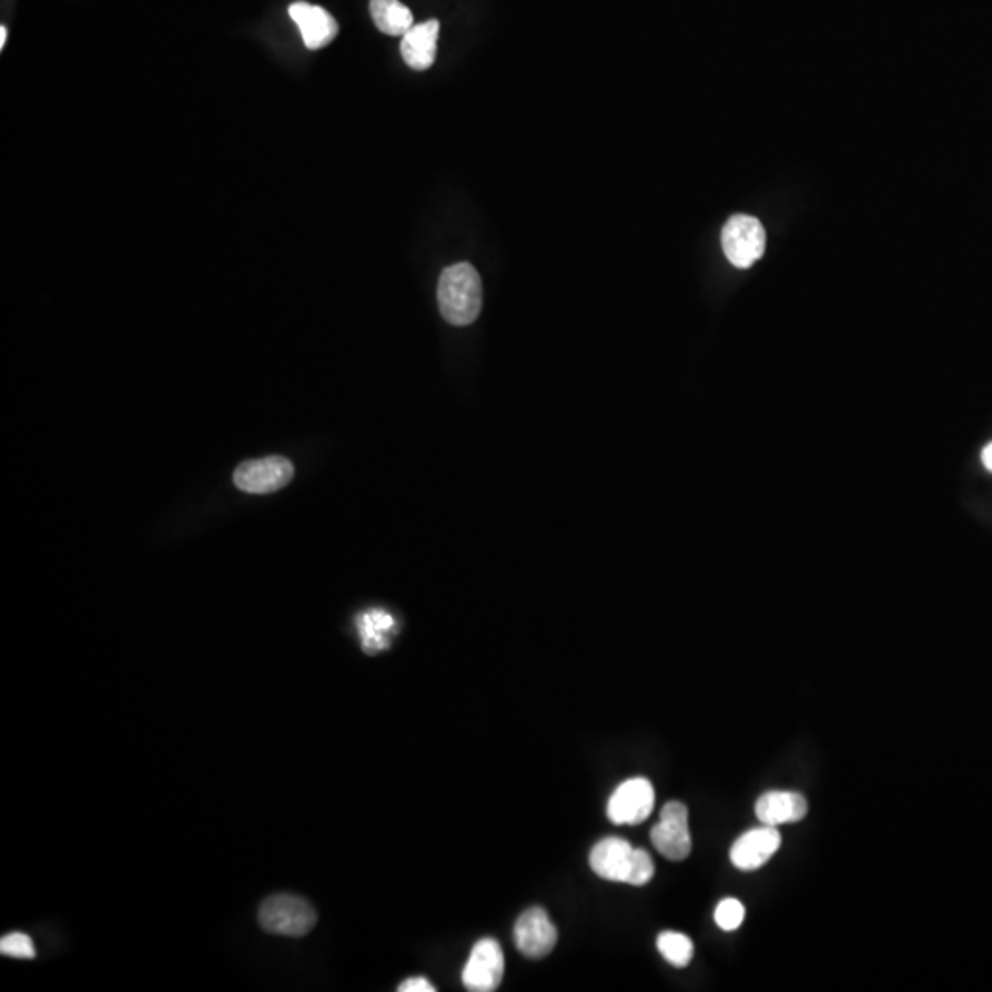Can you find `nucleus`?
<instances>
[{"mask_svg":"<svg viewBox=\"0 0 992 992\" xmlns=\"http://www.w3.org/2000/svg\"><path fill=\"white\" fill-rule=\"evenodd\" d=\"M590 868L605 881L629 885H646L655 875L651 854L635 849L627 840L607 837L599 840L588 857Z\"/></svg>","mask_w":992,"mask_h":992,"instance_id":"obj_1","label":"nucleus"},{"mask_svg":"<svg viewBox=\"0 0 992 992\" xmlns=\"http://www.w3.org/2000/svg\"><path fill=\"white\" fill-rule=\"evenodd\" d=\"M439 311L453 326H469L482 311V280L469 263L447 267L439 277Z\"/></svg>","mask_w":992,"mask_h":992,"instance_id":"obj_2","label":"nucleus"},{"mask_svg":"<svg viewBox=\"0 0 992 992\" xmlns=\"http://www.w3.org/2000/svg\"><path fill=\"white\" fill-rule=\"evenodd\" d=\"M260 924L269 934L302 938L315 929L316 912L302 897L280 893L269 897L260 908Z\"/></svg>","mask_w":992,"mask_h":992,"instance_id":"obj_3","label":"nucleus"},{"mask_svg":"<svg viewBox=\"0 0 992 992\" xmlns=\"http://www.w3.org/2000/svg\"><path fill=\"white\" fill-rule=\"evenodd\" d=\"M722 251L731 265L737 269L752 267L759 257H763L767 246V234L763 224L752 215H733L728 220L720 235Z\"/></svg>","mask_w":992,"mask_h":992,"instance_id":"obj_4","label":"nucleus"},{"mask_svg":"<svg viewBox=\"0 0 992 992\" xmlns=\"http://www.w3.org/2000/svg\"><path fill=\"white\" fill-rule=\"evenodd\" d=\"M688 807L680 801H669L660 812V822L651 829V842L661 857L672 862L686 860L694 842L689 832Z\"/></svg>","mask_w":992,"mask_h":992,"instance_id":"obj_5","label":"nucleus"},{"mask_svg":"<svg viewBox=\"0 0 992 992\" xmlns=\"http://www.w3.org/2000/svg\"><path fill=\"white\" fill-rule=\"evenodd\" d=\"M655 789L646 778L627 779L614 790L607 803V817L616 826H638L651 817Z\"/></svg>","mask_w":992,"mask_h":992,"instance_id":"obj_6","label":"nucleus"},{"mask_svg":"<svg viewBox=\"0 0 992 992\" xmlns=\"http://www.w3.org/2000/svg\"><path fill=\"white\" fill-rule=\"evenodd\" d=\"M294 467L283 456H267L251 459L235 469L234 484L237 489L249 495H269L280 492L293 480Z\"/></svg>","mask_w":992,"mask_h":992,"instance_id":"obj_7","label":"nucleus"},{"mask_svg":"<svg viewBox=\"0 0 992 992\" xmlns=\"http://www.w3.org/2000/svg\"><path fill=\"white\" fill-rule=\"evenodd\" d=\"M504 952L496 939H480L470 950L469 961L462 972L464 988L470 992H493L504 978Z\"/></svg>","mask_w":992,"mask_h":992,"instance_id":"obj_8","label":"nucleus"},{"mask_svg":"<svg viewBox=\"0 0 992 992\" xmlns=\"http://www.w3.org/2000/svg\"><path fill=\"white\" fill-rule=\"evenodd\" d=\"M515 944L529 960H543L557 944V929L545 908H528L515 923Z\"/></svg>","mask_w":992,"mask_h":992,"instance_id":"obj_9","label":"nucleus"},{"mask_svg":"<svg viewBox=\"0 0 992 992\" xmlns=\"http://www.w3.org/2000/svg\"><path fill=\"white\" fill-rule=\"evenodd\" d=\"M781 848L778 827L761 826L737 838L730 849L731 864L737 870L756 871L763 868Z\"/></svg>","mask_w":992,"mask_h":992,"instance_id":"obj_10","label":"nucleus"},{"mask_svg":"<svg viewBox=\"0 0 992 992\" xmlns=\"http://www.w3.org/2000/svg\"><path fill=\"white\" fill-rule=\"evenodd\" d=\"M289 16L298 27L304 44L310 50H321L333 43L338 33V22L322 6L310 2H294L289 6Z\"/></svg>","mask_w":992,"mask_h":992,"instance_id":"obj_11","label":"nucleus"},{"mask_svg":"<svg viewBox=\"0 0 992 992\" xmlns=\"http://www.w3.org/2000/svg\"><path fill=\"white\" fill-rule=\"evenodd\" d=\"M809 812V803L800 792L772 790L759 798L756 803V817L763 826H783L800 822Z\"/></svg>","mask_w":992,"mask_h":992,"instance_id":"obj_12","label":"nucleus"},{"mask_svg":"<svg viewBox=\"0 0 992 992\" xmlns=\"http://www.w3.org/2000/svg\"><path fill=\"white\" fill-rule=\"evenodd\" d=\"M439 21L414 24L401 41V55L412 70H428L438 52Z\"/></svg>","mask_w":992,"mask_h":992,"instance_id":"obj_13","label":"nucleus"},{"mask_svg":"<svg viewBox=\"0 0 992 992\" xmlns=\"http://www.w3.org/2000/svg\"><path fill=\"white\" fill-rule=\"evenodd\" d=\"M358 635L363 638L364 651L377 655L389 646V632L395 629L392 614L374 608L361 614L357 619Z\"/></svg>","mask_w":992,"mask_h":992,"instance_id":"obj_14","label":"nucleus"},{"mask_svg":"<svg viewBox=\"0 0 992 992\" xmlns=\"http://www.w3.org/2000/svg\"><path fill=\"white\" fill-rule=\"evenodd\" d=\"M375 27L392 38H403L414 27V16L399 0H370Z\"/></svg>","mask_w":992,"mask_h":992,"instance_id":"obj_15","label":"nucleus"},{"mask_svg":"<svg viewBox=\"0 0 992 992\" xmlns=\"http://www.w3.org/2000/svg\"><path fill=\"white\" fill-rule=\"evenodd\" d=\"M657 947L664 960L671 965L684 969L694 960V941L680 932H661L657 939Z\"/></svg>","mask_w":992,"mask_h":992,"instance_id":"obj_16","label":"nucleus"},{"mask_svg":"<svg viewBox=\"0 0 992 992\" xmlns=\"http://www.w3.org/2000/svg\"><path fill=\"white\" fill-rule=\"evenodd\" d=\"M745 907L741 901H737L733 897H728L725 901H720L716 908V923L720 930L725 932H733L741 927L745 921Z\"/></svg>","mask_w":992,"mask_h":992,"instance_id":"obj_17","label":"nucleus"},{"mask_svg":"<svg viewBox=\"0 0 992 992\" xmlns=\"http://www.w3.org/2000/svg\"><path fill=\"white\" fill-rule=\"evenodd\" d=\"M0 952L2 955H10L17 960H33L36 958L32 939L22 932H11V934L4 935L0 941Z\"/></svg>","mask_w":992,"mask_h":992,"instance_id":"obj_18","label":"nucleus"},{"mask_svg":"<svg viewBox=\"0 0 992 992\" xmlns=\"http://www.w3.org/2000/svg\"><path fill=\"white\" fill-rule=\"evenodd\" d=\"M436 988H434L433 983L425 980V978H411V980H405V982L401 983L399 992H434Z\"/></svg>","mask_w":992,"mask_h":992,"instance_id":"obj_19","label":"nucleus"},{"mask_svg":"<svg viewBox=\"0 0 992 992\" xmlns=\"http://www.w3.org/2000/svg\"><path fill=\"white\" fill-rule=\"evenodd\" d=\"M982 459L983 465L992 473V443H989L988 447L983 448Z\"/></svg>","mask_w":992,"mask_h":992,"instance_id":"obj_20","label":"nucleus"},{"mask_svg":"<svg viewBox=\"0 0 992 992\" xmlns=\"http://www.w3.org/2000/svg\"><path fill=\"white\" fill-rule=\"evenodd\" d=\"M6 41H8V28H0V49H4Z\"/></svg>","mask_w":992,"mask_h":992,"instance_id":"obj_21","label":"nucleus"}]
</instances>
